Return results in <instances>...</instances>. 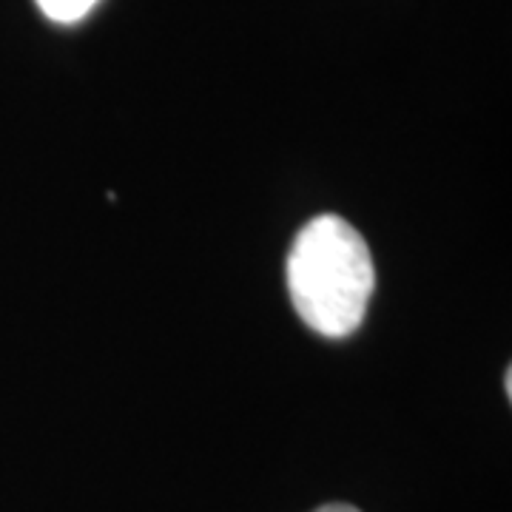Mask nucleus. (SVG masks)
<instances>
[{
  "mask_svg": "<svg viewBox=\"0 0 512 512\" xmlns=\"http://www.w3.org/2000/svg\"><path fill=\"white\" fill-rule=\"evenodd\" d=\"M313 512H359L356 507H350V504H325V507H319V510Z\"/></svg>",
  "mask_w": 512,
  "mask_h": 512,
  "instance_id": "3",
  "label": "nucleus"
},
{
  "mask_svg": "<svg viewBox=\"0 0 512 512\" xmlns=\"http://www.w3.org/2000/svg\"><path fill=\"white\" fill-rule=\"evenodd\" d=\"M504 393H507V396H512V370L510 367H507V376H504Z\"/></svg>",
  "mask_w": 512,
  "mask_h": 512,
  "instance_id": "4",
  "label": "nucleus"
},
{
  "mask_svg": "<svg viewBox=\"0 0 512 512\" xmlns=\"http://www.w3.org/2000/svg\"><path fill=\"white\" fill-rule=\"evenodd\" d=\"M37 9L55 23H77L83 20L100 0H35Z\"/></svg>",
  "mask_w": 512,
  "mask_h": 512,
  "instance_id": "2",
  "label": "nucleus"
},
{
  "mask_svg": "<svg viewBox=\"0 0 512 512\" xmlns=\"http://www.w3.org/2000/svg\"><path fill=\"white\" fill-rule=\"evenodd\" d=\"M376 288L365 237L336 214L311 220L288 254V291L302 322L328 339H345L365 322Z\"/></svg>",
  "mask_w": 512,
  "mask_h": 512,
  "instance_id": "1",
  "label": "nucleus"
}]
</instances>
